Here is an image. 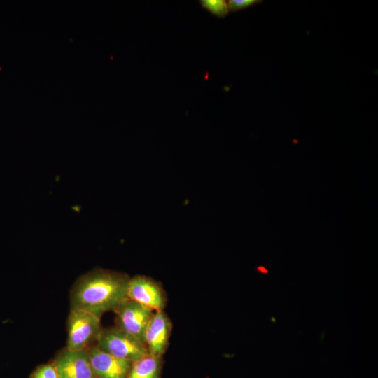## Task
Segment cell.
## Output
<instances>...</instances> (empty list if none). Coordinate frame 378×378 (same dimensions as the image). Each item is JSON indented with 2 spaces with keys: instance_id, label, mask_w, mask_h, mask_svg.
Masks as SVG:
<instances>
[{
  "instance_id": "cell-8",
  "label": "cell",
  "mask_w": 378,
  "mask_h": 378,
  "mask_svg": "<svg viewBox=\"0 0 378 378\" xmlns=\"http://www.w3.org/2000/svg\"><path fill=\"white\" fill-rule=\"evenodd\" d=\"M88 351L97 378H127L132 362L113 356L97 346L90 347Z\"/></svg>"
},
{
  "instance_id": "cell-4",
  "label": "cell",
  "mask_w": 378,
  "mask_h": 378,
  "mask_svg": "<svg viewBox=\"0 0 378 378\" xmlns=\"http://www.w3.org/2000/svg\"><path fill=\"white\" fill-rule=\"evenodd\" d=\"M115 312L118 328L144 342L145 330L155 311L127 298Z\"/></svg>"
},
{
  "instance_id": "cell-3",
  "label": "cell",
  "mask_w": 378,
  "mask_h": 378,
  "mask_svg": "<svg viewBox=\"0 0 378 378\" xmlns=\"http://www.w3.org/2000/svg\"><path fill=\"white\" fill-rule=\"evenodd\" d=\"M100 317L84 310L71 309L67 323L66 348L74 351L86 349L102 330Z\"/></svg>"
},
{
  "instance_id": "cell-11",
  "label": "cell",
  "mask_w": 378,
  "mask_h": 378,
  "mask_svg": "<svg viewBox=\"0 0 378 378\" xmlns=\"http://www.w3.org/2000/svg\"><path fill=\"white\" fill-rule=\"evenodd\" d=\"M33 378H58L54 364H47L38 368L33 375Z\"/></svg>"
},
{
  "instance_id": "cell-12",
  "label": "cell",
  "mask_w": 378,
  "mask_h": 378,
  "mask_svg": "<svg viewBox=\"0 0 378 378\" xmlns=\"http://www.w3.org/2000/svg\"><path fill=\"white\" fill-rule=\"evenodd\" d=\"M262 2L258 0H230L227 2L229 10L237 11L246 8L253 5Z\"/></svg>"
},
{
  "instance_id": "cell-13",
  "label": "cell",
  "mask_w": 378,
  "mask_h": 378,
  "mask_svg": "<svg viewBox=\"0 0 378 378\" xmlns=\"http://www.w3.org/2000/svg\"><path fill=\"white\" fill-rule=\"evenodd\" d=\"M260 270L263 272V273H267V270L265 269V267H260Z\"/></svg>"
},
{
  "instance_id": "cell-7",
  "label": "cell",
  "mask_w": 378,
  "mask_h": 378,
  "mask_svg": "<svg viewBox=\"0 0 378 378\" xmlns=\"http://www.w3.org/2000/svg\"><path fill=\"white\" fill-rule=\"evenodd\" d=\"M172 331V323L163 311H156L145 330L144 343L150 355L161 358L166 351Z\"/></svg>"
},
{
  "instance_id": "cell-6",
  "label": "cell",
  "mask_w": 378,
  "mask_h": 378,
  "mask_svg": "<svg viewBox=\"0 0 378 378\" xmlns=\"http://www.w3.org/2000/svg\"><path fill=\"white\" fill-rule=\"evenodd\" d=\"M58 378H97L90 364L88 349L74 351L66 348L56 358Z\"/></svg>"
},
{
  "instance_id": "cell-9",
  "label": "cell",
  "mask_w": 378,
  "mask_h": 378,
  "mask_svg": "<svg viewBox=\"0 0 378 378\" xmlns=\"http://www.w3.org/2000/svg\"><path fill=\"white\" fill-rule=\"evenodd\" d=\"M160 358L150 354L132 363L127 378H160Z\"/></svg>"
},
{
  "instance_id": "cell-1",
  "label": "cell",
  "mask_w": 378,
  "mask_h": 378,
  "mask_svg": "<svg viewBox=\"0 0 378 378\" xmlns=\"http://www.w3.org/2000/svg\"><path fill=\"white\" fill-rule=\"evenodd\" d=\"M130 278L116 272L97 269L82 276L71 293V309L101 316L115 309L126 299Z\"/></svg>"
},
{
  "instance_id": "cell-10",
  "label": "cell",
  "mask_w": 378,
  "mask_h": 378,
  "mask_svg": "<svg viewBox=\"0 0 378 378\" xmlns=\"http://www.w3.org/2000/svg\"><path fill=\"white\" fill-rule=\"evenodd\" d=\"M200 3L203 8L217 17L224 18L229 13L227 3L224 0H202Z\"/></svg>"
},
{
  "instance_id": "cell-5",
  "label": "cell",
  "mask_w": 378,
  "mask_h": 378,
  "mask_svg": "<svg viewBox=\"0 0 378 378\" xmlns=\"http://www.w3.org/2000/svg\"><path fill=\"white\" fill-rule=\"evenodd\" d=\"M127 297L155 312L162 311L166 303L161 286L144 276H136L129 279Z\"/></svg>"
},
{
  "instance_id": "cell-2",
  "label": "cell",
  "mask_w": 378,
  "mask_h": 378,
  "mask_svg": "<svg viewBox=\"0 0 378 378\" xmlns=\"http://www.w3.org/2000/svg\"><path fill=\"white\" fill-rule=\"evenodd\" d=\"M96 340L102 351L132 363L149 354L144 342L118 327L102 330Z\"/></svg>"
}]
</instances>
